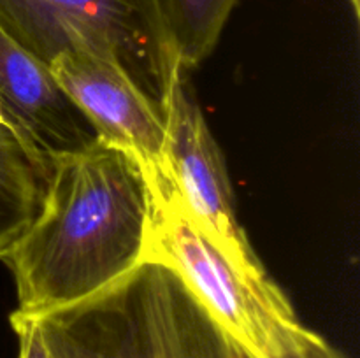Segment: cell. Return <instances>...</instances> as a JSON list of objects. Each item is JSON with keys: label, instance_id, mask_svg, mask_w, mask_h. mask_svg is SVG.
<instances>
[{"label": "cell", "instance_id": "obj_1", "mask_svg": "<svg viewBox=\"0 0 360 358\" xmlns=\"http://www.w3.org/2000/svg\"><path fill=\"white\" fill-rule=\"evenodd\" d=\"M151 193L125 151L95 140L53 161L41 207L4 256L20 318L69 307L123 279L146 258Z\"/></svg>", "mask_w": 360, "mask_h": 358}, {"label": "cell", "instance_id": "obj_2", "mask_svg": "<svg viewBox=\"0 0 360 358\" xmlns=\"http://www.w3.org/2000/svg\"><path fill=\"white\" fill-rule=\"evenodd\" d=\"M32 319L51 358H246L181 276L151 258L95 297Z\"/></svg>", "mask_w": 360, "mask_h": 358}, {"label": "cell", "instance_id": "obj_3", "mask_svg": "<svg viewBox=\"0 0 360 358\" xmlns=\"http://www.w3.org/2000/svg\"><path fill=\"white\" fill-rule=\"evenodd\" d=\"M148 186L146 258L176 270L246 358L281 357L306 330L283 291L269 276L239 270L193 225L172 179Z\"/></svg>", "mask_w": 360, "mask_h": 358}, {"label": "cell", "instance_id": "obj_4", "mask_svg": "<svg viewBox=\"0 0 360 358\" xmlns=\"http://www.w3.org/2000/svg\"><path fill=\"white\" fill-rule=\"evenodd\" d=\"M0 30L46 65L70 51L115 56L158 105L179 67L157 0H0Z\"/></svg>", "mask_w": 360, "mask_h": 358}, {"label": "cell", "instance_id": "obj_5", "mask_svg": "<svg viewBox=\"0 0 360 358\" xmlns=\"http://www.w3.org/2000/svg\"><path fill=\"white\" fill-rule=\"evenodd\" d=\"M160 109L167 165L183 209L239 270L266 277V269L238 221L224 154L181 67L169 77Z\"/></svg>", "mask_w": 360, "mask_h": 358}, {"label": "cell", "instance_id": "obj_6", "mask_svg": "<svg viewBox=\"0 0 360 358\" xmlns=\"http://www.w3.org/2000/svg\"><path fill=\"white\" fill-rule=\"evenodd\" d=\"M49 70L67 97L86 116L98 139L125 151L148 183L171 179L162 109L115 56L70 51Z\"/></svg>", "mask_w": 360, "mask_h": 358}, {"label": "cell", "instance_id": "obj_7", "mask_svg": "<svg viewBox=\"0 0 360 358\" xmlns=\"http://www.w3.org/2000/svg\"><path fill=\"white\" fill-rule=\"evenodd\" d=\"M0 116L49 174L53 161L98 140L49 67L0 30Z\"/></svg>", "mask_w": 360, "mask_h": 358}, {"label": "cell", "instance_id": "obj_8", "mask_svg": "<svg viewBox=\"0 0 360 358\" xmlns=\"http://www.w3.org/2000/svg\"><path fill=\"white\" fill-rule=\"evenodd\" d=\"M46 179L44 168L0 116V260L39 213Z\"/></svg>", "mask_w": 360, "mask_h": 358}, {"label": "cell", "instance_id": "obj_9", "mask_svg": "<svg viewBox=\"0 0 360 358\" xmlns=\"http://www.w3.org/2000/svg\"><path fill=\"white\" fill-rule=\"evenodd\" d=\"M179 67L188 72L217 48L238 0H157Z\"/></svg>", "mask_w": 360, "mask_h": 358}, {"label": "cell", "instance_id": "obj_10", "mask_svg": "<svg viewBox=\"0 0 360 358\" xmlns=\"http://www.w3.org/2000/svg\"><path fill=\"white\" fill-rule=\"evenodd\" d=\"M11 325L18 336V358H51L35 319L11 314Z\"/></svg>", "mask_w": 360, "mask_h": 358}, {"label": "cell", "instance_id": "obj_11", "mask_svg": "<svg viewBox=\"0 0 360 358\" xmlns=\"http://www.w3.org/2000/svg\"><path fill=\"white\" fill-rule=\"evenodd\" d=\"M278 358H348L338 347L327 343L320 333L306 329L297 340Z\"/></svg>", "mask_w": 360, "mask_h": 358}, {"label": "cell", "instance_id": "obj_12", "mask_svg": "<svg viewBox=\"0 0 360 358\" xmlns=\"http://www.w3.org/2000/svg\"><path fill=\"white\" fill-rule=\"evenodd\" d=\"M348 2H350L352 11H354L355 20H359V16H360V0H348Z\"/></svg>", "mask_w": 360, "mask_h": 358}]
</instances>
